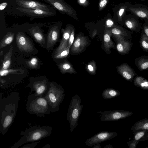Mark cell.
Wrapping results in <instances>:
<instances>
[{"label":"cell","instance_id":"8992f818","mask_svg":"<svg viewBox=\"0 0 148 148\" xmlns=\"http://www.w3.org/2000/svg\"><path fill=\"white\" fill-rule=\"evenodd\" d=\"M97 113L100 114L101 121H113L125 119L131 116L133 113L131 111L124 110H107L99 111Z\"/></svg>","mask_w":148,"mask_h":148},{"label":"cell","instance_id":"f6af8a7d","mask_svg":"<svg viewBox=\"0 0 148 148\" xmlns=\"http://www.w3.org/2000/svg\"><path fill=\"white\" fill-rule=\"evenodd\" d=\"M112 146L111 145H108L105 146L104 148H112Z\"/></svg>","mask_w":148,"mask_h":148},{"label":"cell","instance_id":"8d00e7d4","mask_svg":"<svg viewBox=\"0 0 148 148\" xmlns=\"http://www.w3.org/2000/svg\"><path fill=\"white\" fill-rule=\"evenodd\" d=\"M139 142L135 139L128 141L127 142L128 146L130 148H136L137 145Z\"/></svg>","mask_w":148,"mask_h":148},{"label":"cell","instance_id":"60d3db41","mask_svg":"<svg viewBox=\"0 0 148 148\" xmlns=\"http://www.w3.org/2000/svg\"><path fill=\"white\" fill-rule=\"evenodd\" d=\"M107 2V0H101L99 3V6L101 7H103L105 6Z\"/></svg>","mask_w":148,"mask_h":148},{"label":"cell","instance_id":"e575fe53","mask_svg":"<svg viewBox=\"0 0 148 148\" xmlns=\"http://www.w3.org/2000/svg\"><path fill=\"white\" fill-rule=\"evenodd\" d=\"M26 63L28 66L31 68H36L38 64V60L37 58L34 57L27 61Z\"/></svg>","mask_w":148,"mask_h":148},{"label":"cell","instance_id":"c3c4849f","mask_svg":"<svg viewBox=\"0 0 148 148\" xmlns=\"http://www.w3.org/2000/svg\"><path fill=\"white\" fill-rule=\"evenodd\" d=\"M3 51H1L0 53V55L1 56V55L3 54Z\"/></svg>","mask_w":148,"mask_h":148},{"label":"cell","instance_id":"d6986e66","mask_svg":"<svg viewBox=\"0 0 148 148\" xmlns=\"http://www.w3.org/2000/svg\"><path fill=\"white\" fill-rule=\"evenodd\" d=\"M28 30L35 40L40 45H43L45 43V39L43 33L38 26H32Z\"/></svg>","mask_w":148,"mask_h":148},{"label":"cell","instance_id":"7a4b0ae2","mask_svg":"<svg viewBox=\"0 0 148 148\" xmlns=\"http://www.w3.org/2000/svg\"><path fill=\"white\" fill-rule=\"evenodd\" d=\"M53 128L51 126L33 125L21 131V138L10 148H18L27 143L33 142L42 139L51 135Z\"/></svg>","mask_w":148,"mask_h":148},{"label":"cell","instance_id":"5b68a950","mask_svg":"<svg viewBox=\"0 0 148 148\" xmlns=\"http://www.w3.org/2000/svg\"><path fill=\"white\" fill-rule=\"evenodd\" d=\"M78 94L73 96L67 113V119L70 124V130L72 132L78 124V120L82 112L83 105Z\"/></svg>","mask_w":148,"mask_h":148},{"label":"cell","instance_id":"5bb4252c","mask_svg":"<svg viewBox=\"0 0 148 148\" xmlns=\"http://www.w3.org/2000/svg\"><path fill=\"white\" fill-rule=\"evenodd\" d=\"M60 23L51 25L48 32L47 47L48 48L53 47L58 40L59 37Z\"/></svg>","mask_w":148,"mask_h":148},{"label":"cell","instance_id":"8fae6325","mask_svg":"<svg viewBox=\"0 0 148 148\" xmlns=\"http://www.w3.org/2000/svg\"><path fill=\"white\" fill-rule=\"evenodd\" d=\"M138 18L132 14H125L123 17L122 24L132 32H140L142 29V26Z\"/></svg>","mask_w":148,"mask_h":148},{"label":"cell","instance_id":"ffe728a7","mask_svg":"<svg viewBox=\"0 0 148 148\" xmlns=\"http://www.w3.org/2000/svg\"><path fill=\"white\" fill-rule=\"evenodd\" d=\"M72 30L69 27L65 30H63L62 39L60 45L57 48L55 53H58L63 50L66 49L68 46L69 39L72 32Z\"/></svg>","mask_w":148,"mask_h":148},{"label":"cell","instance_id":"f546056e","mask_svg":"<svg viewBox=\"0 0 148 148\" xmlns=\"http://www.w3.org/2000/svg\"><path fill=\"white\" fill-rule=\"evenodd\" d=\"M133 134V139L139 142L148 140V130H141L134 132Z\"/></svg>","mask_w":148,"mask_h":148},{"label":"cell","instance_id":"1f68e13d","mask_svg":"<svg viewBox=\"0 0 148 148\" xmlns=\"http://www.w3.org/2000/svg\"><path fill=\"white\" fill-rule=\"evenodd\" d=\"M24 70L22 69H1L0 70V75L1 77L4 76L9 74H20L23 73Z\"/></svg>","mask_w":148,"mask_h":148},{"label":"cell","instance_id":"74e56055","mask_svg":"<svg viewBox=\"0 0 148 148\" xmlns=\"http://www.w3.org/2000/svg\"><path fill=\"white\" fill-rule=\"evenodd\" d=\"M40 142L39 141H38L32 142V143L28 144L21 147L20 148H34Z\"/></svg>","mask_w":148,"mask_h":148},{"label":"cell","instance_id":"e0dca14e","mask_svg":"<svg viewBox=\"0 0 148 148\" xmlns=\"http://www.w3.org/2000/svg\"><path fill=\"white\" fill-rule=\"evenodd\" d=\"M88 41L86 37L82 36L77 37L73 42L71 47V51L74 53L82 52L87 46Z\"/></svg>","mask_w":148,"mask_h":148},{"label":"cell","instance_id":"ee69618b","mask_svg":"<svg viewBox=\"0 0 148 148\" xmlns=\"http://www.w3.org/2000/svg\"><path fill=\"white\" fill-rule=\"evenodd\" d=\"M0 81L1 84H3L7 82L6 81L0 78Z\"/></svg>","mask_w":148,"mask_h":148},{"label":"cell","instance_id":"bcb514c9","mask_svg":"<svg viewBox=\"0 0 148 148\" xmlns=\"http://www.w3.org/2000/svg\"><path fill=\"white\" fill-rule=\"evenodd\" d=\"M50 145L49 144H47L46 145L43 147L42 148H50Z\"/></svg>","mask_w":148,"mask_h":148},{"label":"cell","instance_id":"44dd1931","mask_svg":"<svg viewBox=\"0 0 148 148\" xmlns=\"http://www.w3.org/2000/svg\"><path fill=\"white\" fill-rule=\"evenodd\" d=\"M113 34L119 35L126 39L131 40L132 39V32L120 27H117L112 29L111 30Z\"/></svg>","mask_w":148,"mask_h":148},{"label":"cell","instance_id":"b9f144b4","mask_svg":"<svg viewBox=\"0 0 148 148\" xmlns=\"http://www.w3.org/2000/svg\"><path fill=\"white\" fill-rule=\"evenodd\" d=\"M113 24V22L111 20H108L106 21V24L109 27L112 26Z\"/></svg>","mask_w":148,"mask_h":148},{"label":"cell","instance_id":"484cf974","mask_svg":"<svg viewBox=\"0 0 148 148\" xmlns=\"http://www.w3.org/2000/svg\"><path fill=\"white\" fill-rule=\"evenodd\" d=\"M120 94V92L116 90L108 88L103 90L102 95L104 99L107 100L116 97Z\"/></svg>","mask_w":148,"mask_h":148},{"label":"cell","instance_id":"681fc988","mask_svg":"<svg viewBox=\"0 0 148 148\" xmlns=\"http://www.w3.org/2000/svg\"><path fill=\"white\" fill-rule=\"evenodd\" d=\"M136 0V1H144L145 0Z\"/></svg>","mask_w":148,"mask_h":148},{"label":"cell","instance_id":"7dc6e473","mask_svg":"<svg viewBox=\"0 0 148 148\" xmlns=\"http://www.w3.org/2000/svg\"><path fill=\"white\" fill-rule=\"evenodd\" d=\"M86 0H79V1L81 3H84Z\"/></svg>","mask_w":148,"mask_h":148},{"label":"cell","instance_id":"f35d334b","mask_svg":"<svg viewBox=\"0 0 148 148\" xmlns=\"http://www.w3.org/2000/svg\"><path fill=\"white\" fill-rule=\"evenodd\" d=\"M74 30L73 29L69 39L68 47L70 48L74 42Z\"/></svg>","mask_w":148,"mask_h":148},{"label":"cell","instance_id":"4316f807","mask_svg":"<svg viewBox=\"0 0 148 148\" xmlns=\"http://www.w3.org/2000/svg\"><path fill=\"white\" fill-rule=\"evenodd\" d=\"M61 72L63 74L66 73H76L77 72L71 64L69 62L65 61L61 63L58 65Z\"/></svg>","mask_w":148,"mask_h":148},{"label":"cell","instance_id":"ac0fdd59","mask_svg":"<svg viewBox=\"0 0 148 148\" xmlns=\"http://www.w3.org/2000/svg\"><path fill=\"white\" fill-rule=\"evenodd\" d=\"M51 5L59 12L69 13V7L63 0H42Z\"/></svg>","mask_w":148,"mask_h":148},{"label":"cell","instance_id":"ba28073f","mask_svg":"<svg viewBox=\"0 0 148 148\" xmlns=\"http://www.w3.org/2000/svg\"><path fill=\"white\" fill-rule=\"evenodd\" d=\"M50 84V83L46 79L32 81L27 86L30 88L29 94L34 91L35 96L45 97L49 91Z\"/></svg>","mask_w":148,"mask_h":148},{"label":"cell","instance_id":"4fadbf2b","mask_svg":"<svg viewBox=\"0 0 148 148\" xmlns=\"http://www.w3.org/2000/svg\"><path fill=\"white\" fill-rule=\"evenodd\" d=\"M113 36L116 40V49L118 52L122 55L129 53L133 45L131 40L119 35L113 34Z\"/></svg>","mask_w":148,"mask_h":148},{"label":"cell","instance_id":"9a60e30c","mask_svg":"<svg viewBox=\"0 0 148 148\" xmlns=\"http://www.w3.org/2000/svg\"><path fill=\"white\" fill-rule=\"evenodd\" d=\"M128 12L135 15L138 18L148 20V6L142 4H131Z\"/></svg>","mask_w":148,"mask_h":148},{"label":"cell","instance_id":"d590c367","mask_svg":"<svg viewBox=\"0 0 148 148\" xmlns=\"http://www.w3.org/2000/svg\"><path fill=\"white\" fill-rule=\"evenodd\" d=\"M145 23L142 25V30L144 32L148 37V20L146 19H143Z\"/></svg>","mask_w":148,"mask_h":148},{"label":"cell","instance_id":"d6a6232c","mask_svg":"<svg viewBox=\"0 0 148 148\" xmlns=\"http://www.w3.org/2000/svg\"><path fill=\"white\" fill-rule=\"evenodd\" d=\"M86 71L90 74L94 75L96 73V65L95 62L92 60L89 62L86 66Z\"/></svg>","mask_w":148,"mask_h":148},{"label":"cell","instance_id":"cb8c5ba5","mask_svg":"<svg viewBox=\"0 0 148 148\" xmlns=\"http://www.w3.org/2000/svg\"><path fill=\"white\" fill-rule=\"evenodd\" d=\"M112 34L111 31L108 30L105 32L104 34V46L107 51L110 52V49L114 48L115 47L114 44L111 38Z\"/></svg>","mask_w":148,"mask_h":148},{"label":"cell","instance_id":"6da1fadb","mask_svg":"<svg viewBox=\"0 0 148 148\" xmlns=\"http://www.w3.org/2000/svg\"><path fill=\"white\" fill-rule=\"evenodd\" d=\"M20 96L18 92L11 93L5 97L0 94V133L5 134L13 122L18 109Z\"/></svg>","mask_w":148,"mask_h":148},{"label":"cell","instance_id":"52a82bcc","mask_svg":"<svg viewBox=\"0 0 148 148\" xmlns=\"http://www.w3.org/2000/svg\"><path fill=\"white\" fill-rule=\"evenodd\" d=\"M16 10L21 15L28 16L30 19L33 20L34 18H45L54 16L56 12L47 11L41 9H32L22 8L18 6Z\"/></svg>","mask_w":148,"mask_h":148},{"label":"cell","instance_id":"7bdbcfd3","mask_svg":"<svg viewBox=\"0 0 148 148\" xmlns=\"http://www.w3.org/2000/svg\"><path fill=\"white\" fill-rule=\"evenodd\" d=\"M92 148H101V145L100 144H97L94 145L92 147Z\"/></svg>","mask_w":148,"mask_h":148},{"label":"cell","instance_id":"ab89813d","mask_svg":"<svg viewBox=\"0 0 148 148\" xmlns=\"http://www.w3.org/2000/svg\"><path fill=\"white\" fill-rule=\"evenodd\" d=\"M8 5V3L6 2H3L0 4V10H3Z\"/></svg>","mask_w":148,"mask_h":148},{"label":"cell","instance_id":"277c9868","mask_svg":"<svg viewBox=\"0 0 148 148\" xmlns=\"http://www.w3.org/2000/svg\"><path fill=\"white\" fill-rule=\"evenodd\" d=\"M50 83L49 91L45 97L51 107V112L53 113L58 111L65 94L64 90L60 85L54 82Z\"/></svg>","mask_w":148,"mask_h":148},{"label":"cell","instance_id":"836d02e7","mask_svg":"<svg viewBox=\"0 0 148 148\" xmlns=\"http://www.w3.org/2000/svg\"><path fill=\"white\" fill-rule=\"evenodd\" d=\"M70 49V48L67 47L66 49L55 53V58L56 59H61L66 57L69 53Z\"/></svg>","mask_w":148,"mask_h":148},{"label":"cell","instance_id":"603a6c76","mask_svg":"<svg viewBox=\"0 0 148 148\" xmlns=\"http://www.w3.org/2000/svg\"><path fill=\"white\" fill-rule=\"evenodd\" d=\"M133 132L148 130V118H145L136 122L130 128Z\"/></svg>","mask_w":148,"mask_h":148},{"label":"cell","instance_id":"3957f363","mask_svg":"<svg viewBox=\"0 0 148 148\" xmlns=\"http://www.w3.org/2000/svg\"><path fill=\"white\" fill-rule=\"evenodd\" d=\"M27 112L39 117L51 113V107L46 98L37 96L34 94H29L26 104Z\"/></svg>","mask_w":148,"mask_h":148},{"label":"cell","instance_id":"7402d4cb","mask_svg":"<svg viewBox=\"0 0 148 148\" xmlns=\"http://www.w3.org/2000/svg\"><path fill=\"white\" fill-rule=\"evenodd\" d=\"M135 64L140 71L148 70V56H142L135 60Z\"/></svg>","mask_w":148,"mask_h":148},{"label":"cell","instance_id":"9c48e42d","mask_svg":"<svg viewBox=\"0 0 148 148\" xmlns=\"http://www.w3.org/2000/svg\"><path fill=\"white\" fill-rule=\"evenodd\" d=\"M116 132L108 131L100 132L88 139L85 142L86 145L92 147L94 145L112 139L118 135Z\"/></svg>","mask_w":148,"mask_h":148},{"label":"cell","instance_id":"d4e9b609","mask_svg":"<svg viewBox=\"0 0 148 148\" xmlns=\"http://www.w3.org/2000/svg\"><path fill=\"white\" fill-rule=\"evenodd\" d=\"M133 84L136 86L144 90H148V80L142 76L136 75L133 79Z\"/></svg>","mask_w":148,"mask_h":148},{"label":"cell","instance_id":"83f0119b","mask_svg":"<svg viewBox=\"0 0 148 148\" xmlns=\"http://www.w3.org/2000/svg\"><path fill=\"white\" fill-rule=\"evenodd\" d=\"M12 51L13 47L12 45H11L8 51L4 56L1 69H8L11 63Z\"/></svg>","mask_w":148,"mask_h":148},{"label":"cell","instance_id":"f1b7e54d","mask_svg":"<svg viewBox=\"0 0 148 148\" xmlns=\"http://www.w3.org/2000/svg\"><path fill=\"white\" fill-rule=\"evenodd\" d=\"M14 33L12 32L7 33L0 42V48L5 47L13 41L14 36Z\"/></svg>","mask_w":148,"mask_h":148},{"label":"cell","instance_id":"4dcf8cb0","mask_svg":"<svg viewBox=\"0 0 148 148\" xmlns=\"http://www.w3.org/2000/svg\"><path fill=\"white\" fill-rule=\"evenodd\" d=\"M141 34L139 40L140 46L143 51L148 53V37L141 30Z\"/></svg>","mask_w":148,"mask_h":148},{"label":"cell","instance_id":"2e32d148","mask_svg":"<svg viewBox=\"0 0 148 148\" xmlns=\"http://www.w3.org/2000/svg\"><path fill=\"white\" fill-rule=\"evenodd\" d=\"M119 73L126 80L132 82L137 73L133 69L127 64L124 63L117 68Z\"/></svg>","mask_w":148,"mask_h":148},{"label":"cell","instance_id":"30bf717a","mask_svg":"<svg viewBox=\"0 0 148 148\" xmlns=\"http://www.w3.org/2000/svg\"><path fill=\"white\" fill-rule=\"evenodd\" d=\"M16 4L22 8L41 9L47 11L56 12L54 8L49 5L34 0H15Z\"/></svg>","mask_w":148,"mask_h":148},{"label":"cell","instance_id":"7c38bea8","mask_svg":"<svg viewBox=\"0 0 148 148\" xmlns=\"http://www.w3.org/2000/svg\"><path fill=\"white\" fill-rule=\"evenodd\" d=\"M17 46L21 51L26 52H31L34 50V47L31 41L21 32H18L16 38Z\"/></svg>","mask_w":148,"mask_h":148}]
</instances>
